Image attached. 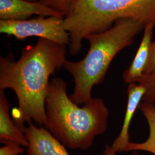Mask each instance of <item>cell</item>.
<instances>
[{"instance_id":"obj_1","label":"cell","mask_w":155,"mask_h":155,"mask_svg":"<svg viewBox=\"0 0 155 155\" xmlns=\"http://www.w3.org/2000/svg\"><path fill=\"white\" fill-rule=\"evenodd\" d=\"M65 45L39 38L32 47L22 50L20 59L0 58V90L12 89L18 106L13 111L16 125L24 132L25 124L35 120L47 125L45 102L51 75L67 61Z\"/></svg>"},{"instance_id":"obj_2","label":"cell","mask_w":155,"mask_h":155,"mask_svg":"<svg viewBox=\"0 0 155 155\" xmlns=\"http://www.w3.org/2000/svg\"><path fill=\"white\" fill-rule=\"evenodd\" d=\"M67 86L61 78L50 81L45 102V128L67 148L88 150L95 137L105 132L109 111L100 98H92L79 107L68 96Z\"/></svg>"},{"instance_id":"obj_3","label":"cell","mask_w":155,"mask_h":155,"mask_svg":"<svg viewBox=\"0 0 155 155\" xmlns=\"http://www.w3.org/2000/svg\"><path fill=\"white\" fill-rule=\"evenodd\" d=\"M145 25L132 18L121 19L104 31L89 35V51L81 61L67 60L63 67L70 73L75 86L71 100L77 105L86 104L92 99L94 86L102 83L111 63L117 54L133 43Z\"/></svg>"},{"instance_id":"obj_4","label":"cell","mask_w":155,"mask_h":155,"mask_svg":"<svg viewBox=\"0 0 155 155\" xmlns=\"http://www.w3.org/2000/svg\"><path fill=\"white\" fill-rule=\"evenodd\" d=\"M124 18L155 24V0H75L63 23L70 36V54L78 55L89 35L104 31Z\"/></svg>"},{"instance_id":"obj_5","label":"cell","mask_w":155,"mask_h":155,"mask_svg":"<svg viewBox=\"0 0 155 155\" xmlns=\"http://www.w3.org/2000/svg\"><path fill=\"white\" fill-rule=\"evenodd\" d=\"M64 17L39 16L22 20H1L0 33L19 40L38 37L59 45H70V34L63 28Z\"/></svg>"},{"instance_id":"obj_6","label":"cell","mask_w":155,"mask_h":155,"mask_svg":"<svg viewBox=\"0 0 155 155\" xmlns=\"http://www.w3.org/2000/svg\"><path fill=\"white\" fill-rule=\"evenodd\" d=\"M64 17V15L39 1L0 0L1 20H26L32 15Z\"/></svg>"},{"instance_id":"obj_7","label":"cell","mask_w":155,"mask_h":155,"mask_svg":"<svg viewBox=\"0 0 155 155\" xmlns=\"http://www.w3.org/2000/svg\"><path fill=\"white\" fill-rule=\"evenodd\" d=\"M25 127L28 155H70L66 146L45 127H37L32 122Z\"/></svg>"},{"instance_id":"obj_8","label":"cell","mask_w":155,"mask_h":155,"mask_svg":"<svg viewBox=\"0 0 155 155\" xmlns=\"http://www.w3.org/2000/svg\"><path fill=\"white\" fill-rule=\"evenodd\" d=\"M145 92V87L140 83H130L128 86L127 106L122 128L118 137L111 145L112 149L117 153L126 152L127 145L130 143L129 127L135 112L143 101Z\"/></svg>"},{"instance_id":"obj_9","label":"cell","mask_w":155,"mask_h":155,"mask_svg":"<svg viewBox=\"0 0 155 155\" xmlns=\"http://www.w3.org/2000/svg\"><path fill=\"white\" fill-rule=\"evenodd\" d=\"M155 24L150 23L144 27L143 38L136 54L130 65L124 71L122 75L124 81L129 84L139 83L144 77L152 45L153 28Z\"/></svg>"},{"instance_id":"obj_10","label":"cell","mask_w":155,"mask_h":155,"mask_svg":"<svg viewBox=\"0 0 155 155\" xmlns=\"http://www.w3.org/2000/svg\"><path fill=\"white\" fill-rule=\"evenodd\" d=\"M0 142L13 143L27 147L28 143L24 132L17 127L9 115V104L4 90H0Z\"/></svg>"},{"instance_id":"obj_11","label":"cell","mask_w":155,"mask_h":155,"mask_svg":"<svg viewBox=\"0 0 155 155\" xmlns=\"http://www.w3.org/2000/svg\"><path fill=\"white\" fill-rule=\"evenodd\" d=\"M148 122L149 127V136L142 143L130 142L127 145L126 152L145 151L155 155V105L142 101L139 106Z\"/></svg>"},{"instance_id":"obj_12","label":"cell","mask_w":155,"mask_h":155,"mask_svg":"<svg viewBox=\"0 0 155 155\" xmlns=\"http://www.w3.org/2000/svg\"><path fill=\"white\" fill-rule=\"evenodd\" d=\"M139 83L143 84L146 89L142 101L155 104V72L144 77Z\"/></svg>"},{"instance_id":"obj_13","label":"cell","mask_w":155,"mask_h":155,"mask_svg":"<svg viewBox=\"0 0 155 155\" xmlns=\"http://www.w3.org/2000/svg\"><path fill=\"white\" fill-rule=\"evenodd\" d=\"M39 2L63 13L64 16L70 11L74 0H39Z\"/></svg>"},{"instance_id":"obj_14","label":"cell","mask_w":155,"mask_h":155,"mask_svg":"<svg viewBox=\"0 0 155 155\" xmlns=\"http://www.w3.org/2000/svg\"><path fill=\"white\" fill-rule=\"evenodd\" d=\"M21 146L13 143H8L0 148V155H19L24 153Z\"/></svg>"},{"instance_id":"obj_15","label":"cell","mask_w":155,"mask_h":155,"mask_svg":"<svg viewBox=\"0 0 155 155\" xmlns=\"http://www.w3.org/2000/svg\"><path fill=\"white\" fill-rule=\"evenodd\" d=\"M155 72V40L152 43L150 48L148 61L144 71V77Z\"/></svg>"},{"instance_id":"obj_16","label":"cell","mask_w":155,"mask_h":155,"mask_svg":"<svg viewBox=\"0 0 155 155\" xmlns=\"http://www.w3.org/2000/svg\"><path fill=\"white\" fill-rule=\"evenodd\" d=\"M101 155H117V152H116L114 150L112 149V148L111 147V145L106 144ZM132 155H139L137 152H133Z\"/></svg>"},{"instance_id":"obj_17","label":"cell","mask_w":155,"mask_h":155,"mask_svg":"<svg viewBox=\"0 0 155 155\" xmlns=\"http://www.w3.org/2000/svg\"><path fill=\"white\" fill-rule=\"evenodd\" d=\"M30 1H39V0H28Z\"/></svg>"}]
</instances>
